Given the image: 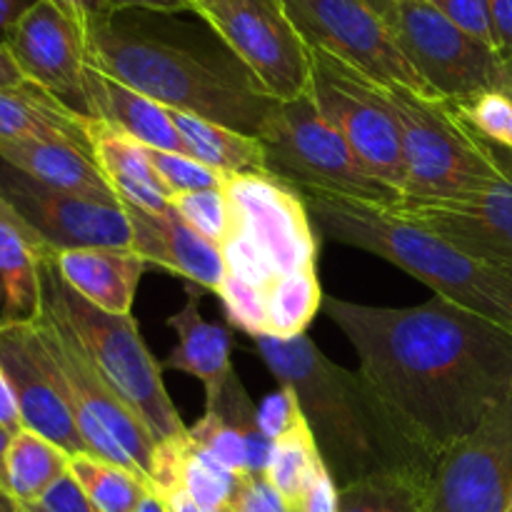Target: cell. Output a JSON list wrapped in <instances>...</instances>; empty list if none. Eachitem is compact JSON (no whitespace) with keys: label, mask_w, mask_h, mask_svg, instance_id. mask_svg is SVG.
Segmentation results:
<instances>
[{"label":"cell","mask_w":512,"mask_h":512,"mask_svg":"<svg viewBox=\"0 0 512 512\" xmlns=\"http://www.w3.org/2000/svg\"><path fill=\"white\" fill-rule=\"evenodd\" d=\"M365 383L435 463L512 395V330L443 298L378 308L325 295Z\"/></svg>","instance_id":"6da1fadb"},{"label":"cell","mask_w":512,"mask_h":512,"mask_svg":"<svg viewBox=\"0 0 512 512\" xmlns=\"http://www.w3.org/2000/svg\"><path fill=\"white\" fill-rule=\"evenodd\" d=\"M280 385L298 395L325 468L338 488L383 473L430 475L433 460L408 440L360 373L325 358L310 338H253Z\"/></svg>","instance_id":"7a4b0ae2"},{"label":"cell","mask_w":512,"mask_h":512,"mask_svg":"<svg viewBox=\"0 0 512 512\" xmlns=\"http://www.w3.org/2000/svg\"><path fill=\"white\" fill-rule=\"evenodd\" d=\"M225 198L230 233L220 243L225 280L218 298L230 325L263 338L268 298L283 280L315 270L318 235L298 190L268 173L230 175Z\"/></svg>","instance_id":"3957f363"},{"label":"cell","mask_w":512,"mask_h":512,"mask_svg":"<svg viewBox=\"0 0 512 512\" xmlns=\"http://www.w3.org/2000/svg\"><path fill=\"white\" fill-rule=\"evenodd\" d=\"M298 193L323 238L378 255L428 285L438 298L512 330V270L463 253L393 205L360 203L318 190Z\"/></svg>","instance_id":"277c9868"},{"label":"cell","mask_w":512,"mask_h":512,"mask_svg":"<svg viewBox=\"0 0 512 512\" xmlns=\"http://www.w3.org/2000/svg\"><path fill=\"white\" fill-rule=\"evenodd\" d=\"M88 63L170 110L198 115L258 138L278 100L245 73L210 63L180 45L123 30L108 20L90 30Z\"/></svg>","instance_id":"5b68a950"},{"label":"cell","mask_w":512,"mask_h":512,"mask_svg":"<svg viewBox=\"0 0 512 512\" xmlns=\"http://www.w3.org/2000/svg\"><path fill=\"white\" fill-rule=\"evenodd\" d=\"M40 305L58 315L78 338L110 388L150 430L155 443L188 433L163 383V365L153 358L133 315H113L75 293L53 263H40Z\"/></svg>","instance_id":"8992f818"},{"label":"cell","mask_w":512,"mask_h":512,"mask_svg":"<svg viewBox=\"0 0 512 512\" xmlns=\"http://www.w3.org/2000/svg\"><path fill=\"white\" fill-rule=\"evenodd\" d=\"M258 138L268 160V175L290 188L373 205H398L405 198L360 163L340 130L320 115L310 93L275 105Z\"/></svg>","instance_id":"52a82bcc"},{"label":"cell","mask_w":512,"mask_h":512,"mask_svg":"<svg viewBox=\"0 0 512 512\" xmlns=\"http://www.w3.org/2000/svg\"><path fill=\"white\" fill-rule=\"evenodd\" d=\"M30 323L53 365L55 378L63 388L90 455L125 465L150 483V468L158 445L150 430L115 395L108 380L100 375L83 345L58 315L40 305L38 315Z\"/></svg>","instance_id":"ba28073f"},{"label":"cell","mask_w":512,"mask_h":512,"mask_svg":"<svg viewBox=\"0 0 512 512\" xmlns=\"http://www.w3.org/2000/svg\"><path fill=\"white\" fill-rule=\"evenodd\" d=\"M380 95L400 128L408 173L405 198H448L498 178L500 168L483 138L465 125L448 100H430L385 85H380Z\"/></svg>","instance_id":"9c48e42d"},{"label":"cell","mask_w":512,"mask_h":512,"mask_svg":"<svg viewBox=\"0 0 512 512\" xmlns=\"http://www.w3.org/2000/svg\"><path fill=\"white\" fill-rule=\"evenodd\" d=\"M200 18L228 45L260 93L278 103L310 93L313 53L280 0H230Z\"/></svg>","instance_id":"30bf717a"},{"label":"cell","mask_w":512,"mask_h":512,"mask_svg":"<svg viewBox=\"0 0 512 512\" xmlns=\"http://www.w3.org/2000/svg\"><path fill=\"white\" fill-rule=\"evenodd\" d=\"M290 20L315 50L333 55L365 78L440 100L415 73L383 15L363 0H280Z\"/></svg>","instance_id":"8fae6325"},{"label":"cell","mask_w":512,"mask_h":512,"mask_svg":"<svg viewBox=\"0 0 512 512\" xmlns=\"http://www.w3.org/2000/svg\"><path fill=\"white\" fill-rule=\"evenodd\" d=\"M400 50L440 100L498 90L503 55L450 23L430 0H398L390 20Z\"/></svg>","instance_id":"7c38bea8"},{"label":"cell","mask_w":512,"mask_h":512,"mask_svg":"<svg viewBox=\"0 0 512 512\" xmlns=\"http://www.w3.org/2000/svg\"><path fill=\"white\" fill-rule=\"evenodd\" d=\"M313 53V83L310 98L330 125L340 130L360 163L405 195L403 143L395 115L380 95V85L348 68L333 55L310 48Z\"/></svg>","instance_id":"4fadbf2b"},{"label":"cell","mask_w":512,"mask_h":512,"mask_svg":"<svg viewBox=\"0 0 512 512\" xmlns=\"http://www.w3.org/2000/svg\"><path fill=\"white\" fill-rule=\"evenodd\" d=\"M512 510V395L475 433L435 458L425 512Z\"/></svg>","instance_id":"5bb4252c"},{"label":"cell","mask_w":512,"mask_h":512,"mask_svg":"<svg viewBox=\"0 0 512 512\" xmlns=\"http://www.w3.org/2000/svg\"><path fill=\"white\" fill-rule=\"evenodd\" d=\"M0 195L53 255L80 248L133 250V228L120 200L105 203L60 193L10 168L3 160Z\"/></svg>","instance_id":"9a60e30c"},{"label":"cell","mask_w":512,"mask_h":512,"mask_svg":"<svg viewBox=\"0 0 512 512\" xmlns=\"http://www.w3.org/2000/svg\"><path fill=\"white\" fill-rule=\"evenodd\" d=\"M393 208L463 253L512 270V180L508 175L500 173L478 188L448 198H403Z\"/></svg>","instance_id":"2e32d148"},{"label":"cell","mask_w":512,"mask_h":512,"mask_svg":"<svg viewBox=\"0 0 512 512\" xmlns=\"http://www.w3.org/2000/svg\"><path fill=\"white\" fill-rule=\"evenodd\" d=\"M28 83L85 115L88 43L48 0H33L3 40Z\"/></svg>","instance_id":"e0dca14e"},{"label":"cell","mask_w":512,"mask_h":512,"mask_svg":"<svg viewBox=\"0 0 512 512\" xmlns=\"http://www.w3.org/2000/svg\"><path fill=\"white\" fill-rule=\"evenodd\" d=\"M0 368L13 388L23 428L68 455H90L33 323H0Z\"/></svg>","instance_id":"ac0fdd59"},{"label":"cell","mask_w":512,"mask_h":512,"mask_svg":"<svg viewBox=\"0 0 512 512\" xmlns=\"http://www.w3.org/2000/svg\"><path fill=\"white\" fill-rule=\"evenodd\" d=\"M133 228V250L148 265L168 270L185 283L220 293L225 280V260L215 243L190 228L173 208L163 213L123 203Z\"/></svg>","instance_id":"d6986e66"},{"label":"cell","mask_w":512,"mask_h":512,"mask_svg":"<svg viewBox=\"0 0 512 512\" xmlns=\"http://www.w3.org/2000/svg\"><path fill=\"white\" fill-rule=\"evenodd\" d=\"M183 308L168 318V325L178 335V345L165 355L163 370H180L198 378L205 388V410L215 408L223 395L225 383L235 373L230 363L233 350V333L225 325L208 323L200 315V290L198 285L185 283Z\"/></svg>","instance_id":"ffe728a7"},{"label":"cell","mask_w":512,"mask_h":512,"mask_svg":"<svg viewBox=\"0 0 512 512\" xmlns=\"http://www.w3.org/2000/svg\"><path fill=\"white\" fill-rule=\"evenodd\" d=\"M85 133L93 160L120 203L150 213H163L170 208L173 195L150 165L148 148L143 143L98 118H85Z\"/></svg>","instance_id":"44dd1931"},{"label":"cell","mask_w":512,"mask_h":512,"mask_svg":"<svg viewBox=\"0 0 512 512\" xmlns=\"http://www.w3.org/2000/svg\"><path fill=\"white\" fill-rule=\"evenodd\" d=\"M53 263L75 293L113 315H130L135 290L148 268L135 250L125 248L63 250L53 255Z\"/></svg>","instance_id":"7402d4cb"},{"label":"cell","mask_w":512,"mask_h":512,"mask_svg":"<svg viewBox=\"0 0 512 512\" xmlns=\"http://www.w3.org/2000/svg\"><path fill=\"white\" fill-rule=\"evenodd\" d=\"M85 115L105 120L145 148L188 153L173 123V110L135 93L128 85L95 70L93 65L85 83Z\"/></svg>","instance_id":"603a6c76"},{"label":"cell","mask_w":512,"mask_h":512,"mask_svg":"<svg viewBox=\"0 0 512 512\" xmlns=\"http://www.w3.org/2000/svg\"><path fill=\"white\" fill-rule=\"evenodd\" d=\"M0 160L60 193L105 200V203L118 200L88 150L65 143H43V140H13V143H0Z\"/></svg>","instance_id":"cb8c5ba5"},{"label":"cell","mask_w":512,"mask_h":512,"mask_svg":"<svg viewBox=\"0 0 512 512\" xmlns=\"http://www.w3.org/2000/svg\"><path fill=\"white\" fill-rule=\"evenodd\" d=\"M85 118L88 115L68 108L33 83L0 90V143L43 140L73 145L90 153Z\"/></svg>","instance_id":"d4e9b609"},{"label":"cell","mask_w":512,"mask_h":512,"mask_svg":"<svg viewBox=\"0 0 512 512\" xmlns=\"http://www.w3.org/2000/svg\"><path fill=\"white\" fill-rule=\"evenodd\" d=\"M50 253L0 195V283L5 288L3 323H28L40 310V263Z\"/></svg>","instance_id":"484cf974"},{"label":"cell","mask_w":512,"mask_h":512,"mask_svg":"<svg viewBox=\"0 0 512 512\" xmlns=\"http://www.w3.org/2000/svg\"><path fill=\"white\" fill-rule=\"evenodd\" d=\"M173 123L188 155L208 168L225 175L268 173L263 143L255 135H245L228 125L210 123V120L180 113V110H173Z\"/></svg>","instance_id":"4316f807"},{"label":"cell","mask_w":512,"mask_h":512,"mask_svg":"<svg viewBox=\"0 0 512 512\" xmlns=\"http://www.w3.org/2000/svg\"><path fill=\"white\" fill-rule=\"evenodd\" d=\"M70 473V455L43 435L23 428L5 450V488L20 505H38Z\"/></svg>","instance_id":"83f0119b"},{"label":"cell","mask_w":512,"mask_h":512,"mask_svg":"<svg viewBox=\"0 0 512 512\" xmlns=\"http://www.w3.org/2000/svg\"><path fill=\"white\" fill-rule=\"evenodd\" d=\"M70 475L100 512H135L153 490L135 470L95 455H70Z\"/></svg>","instance_id":"f1b7e54d"},{"label":"cell","mask_w":512,"mask_h":512,"mask_svg":"<svg viewBox=\"0 0 512 512\" xmlns=\"http://www.w3.org/2000/svg\"><path fill=\"white\" fill-rule=\"evenodd\" d=\"M323 468L325 463L320 458V450L308 428V420H303L290 433H285L283 438L273 443L265 478L278 490L288 512H295L300 500H303L305 490L310 488L315 475Z\"/></svg>","instance_id":"f546056e"},{"label":"cell","mask_w":512,"mask_h":512,"mask_svg":"<svg viewBox=\"0 0 512 512\" xmlns=\"http://www.w3.org/2000/svg\"><path fill=\"white\" fill-rule=\"evenodd\" d=\"M428 478L423 473H383L343 485L338 512H425Z\"/></svg>","instance_id":"4dcf8cb0"},{"label":"cell","mask_w":512,"mask_h":512,"mask_svg":"<svg viewBox=\"0 0 512 512\" xmlns=\"http://www.w3.org/2000/svg\"><path fill=\"white\" fill-rule=\"evenodd\" d=\"M323 300L318 270H305L283 280L265 305L263 338L295 340L305 335L318 310L323 308Z\"/></svg>","instance_id":"1f68e13d"},{"label":"cell","mask_w":512,"mask_h":512,"mask_svg":"<svg viewBox=\"0 0 512 512\" xmlns=\"http://www.w3.org/2000/svg\"><path fill=\"white\" fill-rule=\"evenodd\" d=\"M450 103V100H448ZM475 135L512 150V98L503 90H485L473 98L450 103Z\"/></svg>","instance_id":"d6a6232c"},{"label":"cell","mask_w":512,"mask_h":512,"mask_svg":"<svg viewBox=\"0 0 512 512\" xmlns=\"http://www.w3.org/2000/svg\"><path fill=\"white\" fill-rule=\"evenodd\" d=\"M170 208L185 220L203 238L220 248L230 233V205L223 188L193 190V193H175L170 198Z\"/></svg>","instance_id":"836d02e7"},{"label":"cell","mask_w":512,"mask_h":512,"mask_svg":"<svg viewBox=\"0 0 512 512\" xmlns=\"http://www.w3.org/2000/svg\"><path fill=\"white\" fill-rule=\"evenodd\" d=\"M148 155L150 165L158 173V178L163 180L165 188L170 190V195L223 188L225 180L230 178V175L208 168V165H203L188 153H168V150L148 148Z\"/></svg>","instance_id":"e575fe53"},{"label":"cell","mask_w":512,"mask_h":512,"mask_svg":"<svg viewBox=\"0 0 512 512\" xmlns=\"http://www.w3.org/2000/svg\"><path fill=\"white\" fill-rule=\"evenodd\" d=\"M188 435L225 468L238 475H248V448L243 435L218 410H205L203 418L188 428Z\"/></svg>","instance_id":"d590c367"},{"label":"cell","mask_w":512,"mask_h":512,"mask_svg":"<svg viewBox=\"0 0 512 512\" xmlns=\"http://www.w3.org/2000/svg\"><path fill=\"white\" fill-rule=\"evenodd\" d=\"M450 23L458 25L473 38L483 40L493 50H498V33H495V20L490 0H430Z\"/></svg>","instance_id":"8d00e7d4"},{"label":"cell","mask_w":512,"mask_h":512,"mask_svg":"<svg viewBox=\"0 0 512 512\" xmlns=\"http://www.w3.org/2000/svg\"><path fill=\"white\" fill-rule=\"evenodd\" d=\"M303 420L305 415L303 410H300L298 395L293 393L290 385H278V388H275L273 393L265 395L258 405V425L270 443L283 438L285 433H290V430L298 423H303Z\"/></svg>","instance_id":"74e56055"},{"label":"cell","mask_w":512,"mask_h":512,"mask_svg":"<svg viewBox=\"0 0 512 512\" xmlns=\"http://www.w3.org/2000/svg\"><path fill=\"white\" fill-rule=\"evenodd\" d=\"M48 3H53L85 38L90 35V30L108 23L115 15L110 0H48Z\"/></svg>","instance_id":"f35d334b"},{"label":"cell","mask_w":512,"mask_h":512,"mask_svg":"<svg viewBox=\"0 0 512 512\" xmlns=\"http://www.w3.org/2000/svg\"><path fill=\"white\" fill-rule=\"evenodd\" d=\"M38 508L43 512H100L93 503H90L88 495L83 493V488L75 483V478L70 473L65 475V478H60L58 483L43 495Z\"/></svg>","instance_id":"ab89813d"},{"label":"cell","mask_w":512,"mask_h":512,"mask_svg":"<svg viewBox=\"0 0 512 512\" xmlns=\"http://www.w3.org/2000/svg\"><path fill=\"white\" fill-rule=\"evenodd\" d=\"M338 483L328 468L320 470L310 488L305 490L295 512H338Z\"/></svg>","instance_id":"60d3db41"},{"label":"cell","mask_w":512,"mask_h":512,"mask_svg":"<svg viewBox=\"0 0 512 512\" xmlns=\"http://www.w3.org/2000/svg\"><path fill=\"white\" fill-rule=\"evenodd\" d=\"M498 33V48L503 60H512V0H490Z\"/></svg>","instance_id":"b9f144b4"},{"label":"cell","mask_w":512,"mask_h":512,"mask_svg":"<svg viewBox=\"0 0 512 512\" xmlns=\"http://www.w3.org/2000/svg\"><path fill=\"white\" fill-rule=\"evenodd\" d=\"M115 13L123 8H145L155 10V13H195L198 15V5L195 0H110Z\"/></svg>","instance_id":"7bdbcfd3"},{"label":"cell","mask_w":512,"mask_h":512,"mask_svg":"<svg viewBox=\"0 0 512 512\" xmlns=\"http://www.w3.org/2000/svg\"><path fill=\"white\" fill-rule=\"evenodd\" d=\"M0 428H3L8 435H15L18 430H23L18 403H15L13 388H10L3 368H0Z\"/></svg>","instance_id":"ee69618b"},{"label":"cell","mask_w":512,"mask_h":512,"mask_svg":"<svg viewBox=\"0 0 512 512\" xmlns=\"http://www.w3.org/2000/svg\"><path fill=\"white\" fill-rule=\"evenodd\" d=\"M28 83V78L23 75V70L15 63L13 53L8 50V45L0 40V90L3 88H18V85Z\"/></svg>","instance_id":"f6af8a7d"},{"label":"cell","mask_w":512,"mask_h":512,"mask_svg":"<svg viewBox=\"0 0 512 512\" xmlns=\"http://www.w3.org/2000/svg\"><path fill=\"white\" fill-rule=\"evenodd\" d=\"M28 5L30 3H25V0H0V40H5V35L10 33L15 20L23 15Z\"/></svg>","instance_id":"bcb514c9"},{"label":"cell","mask_w":512,"mask_h":512,"mask_svg":"<svg viewBox=\"0 0 512 512\" xmlns=\"http://www.w3.org/2000/svg\"><path fill=\"white\" fill-rule=\"evenodd\" d=\"M163 500L168 505V512H203V508L185 490H170L163 495Z\"/></svg>","instance_id":"7dc6e473"},{"label":"cell","mask_w":512,"mask_h":512,"mask_svg":"<svg viewBox=\"0 0 512 512\" xmlns=\"http://www.w3.org/2000/svg\"><path fill=\"white\" fill-rule=\"evenodd\" d=\"M480 138V135H478ZM485 148H488V155L493 158V163L498 165L500 173L508 175V178L512 180V150L510 148H500V145H493L488 143V140H483Z\"/></svg>","instance_id":"c3c4849f"},{"label":"cell","mask_w":512,"mask_h":512,"mask_svg":"<svg viewBox=\"0 0 512 512\" xmlns=\"http://www.w3.org/2000/svg\"><path fill=\"white\" fill-rule=\"evenodd\" d=\"M135 512H168V505H165L163 495H158V493H155V490H150L148 498H145L143 503H140V508L135 510Z\"/></svg>","instance_id":"681fc988"},{"label":"cell","mask_w":512,"mask_h":512,"mask_svg":"<svg viewBox=\"0 0 512 512\" xmlns=\"http://www.w3.org/2000/svg\"><path fill=\"white\" fill-rule=\"evenodd\" d=\"M363 3H368L370 8L375 10V13L378 15H383L385 20H393V13H395V3H398V0H363Z\"/></svg>","instance_id":"f907efd6"},{"label":"cell","mask_w":512,"mask_h":512,"mask_svg":"<svg viewBox=\"0 0 512 512\" xmlns=\"http://www.w3.org/2000/svg\"><path fill=\"white\" fill-rule=\"evenodd\" d=\"M0 512H23L18 500H15L13 495L3 488V485H0Z\"/></svg>","instance_id":"816d5d0a"},{"label":"cell","mask_w":512,"mask_h":512,"mask_svg":"<svg viewBox=\"0 0 512 512\" xmlns=\"http://www.w3.org/2000/svg\"><path fill=\"white\" fill-rule=\"evenodd\" d=\"M230 3V0H195V5H198V15H203L205 10H213V8H220V5Z\"/></svg>","instance_id":"f5cc1de1"},{"label":"cell","mask_w":512,"mask_h":512,"mask_svg":"<svg viewBox=\"0 0 512 512\" xmlns=\"http://www.w3.org/2000/svg\"><path fill=\"white\" fill-rule=\"evenodd\" d=\"M8 440H10V435L5 433L3 428H0V463H3V455H5V448H8Z\"/></svg>","instance_id":"db71d44e"},{"label":"cell","mask_w":512,"mask_h":512,"mask_svg":"<svg viewBox=\"0 0 512 512\" xmlns=\"http://www.w3.org/2000/svg\"><path fill=\"white\" fill-rule=\"evenodd\" d=\"M3 318H5V288L3 283H0V323H3Z\"/></svg>","instance_id":"11a10c76"},{"label":"cell","mask_w":512,"mask_h":512,"mask_svg":"<svg viewBox=\"0 0 512 512\" xmlns=\"http://www.w3.org/2000/svg\"><path fill=\"white\" fill-rule=\"evenodd\" d=\"M20 508H23V512H43L38 505H20Z\"/></svg>","instance_id":"9f6ffc18"},{"label":"cell","mask_w":512,"mask_h":512,"mask_svg":"<svg viewBox=\"0 0 512 512\" xmlns=\"http://www.w3.org/2000/svg\"><path fill=\"white\" fill-rule=\"evenodd\" d=\"M510 512H512V510H510Z\"/></svg>","instance_id":"6f0895ef"}]
</instances>
